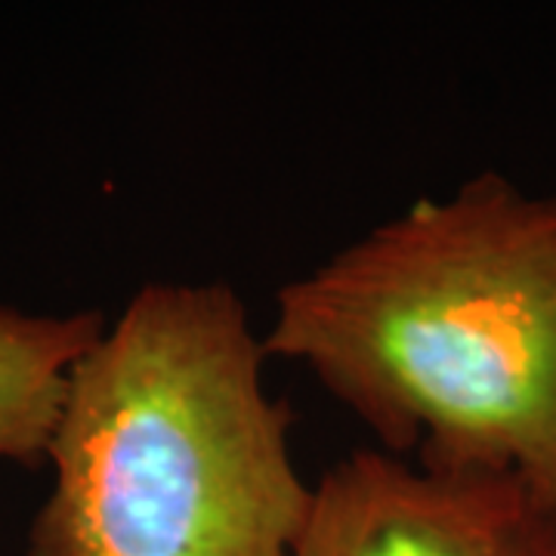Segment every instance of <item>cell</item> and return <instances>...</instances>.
<instances>
[{"instance_id": "6da1fadb", "label": "cell", "mask_w": 556, "mask_h": 556, "mask_svg": "<svg viewBox=\"0 0 556 556\" xmlns=\"http://www.w3.org/2000/svg\"><path fill=\"white\" fill-rule=\"evenodd\" d=\"M383 452L522 479L556 507V195L479 174L288 281L263 334Z\"/></svg>"}, {"instance_id": "7a4b0ae2", "label": "cell", "mask_w": 556, "mask_h": 556, "mask_svg": "<svg viewBox=\"0 0 556 556\" xmlns=\"http://www.w3.org/2000/svg\"><path fill=\"white\" fill-rule=\"evenodd\" d=\"M223 281L139 288L68 380L25 556H291L313 485Z\"/></svg>"}, {"instance_id": "3957f363", "label": "cell", "mask_w": 556, "mask_h": 556, "mask_svg": "<svg viewBox=\"0 0 556 556\" xmlns=\"http://www.w3.org/2000/svg\"><path fill=\"white\" fill-rule=\"evenodd\" d=\"M291 556H556V507L510 473L358 448L313 485Z\"/></svg>"}, {"instance_id": "277c9868", "label": "cell", "mask_w": 556, "mask_h": 556, "mask_svg": "<svg viewBox=\"0 0 556 556\" xmlns=\"http://www.w3.org/2000/svg\"><path fill=\"white\" fill-rule=\"evenodd\" d=\"M105 321L97 309L60 316L0 306V460L47 464L72 371Z\"/></svg>"}]
</instances>
